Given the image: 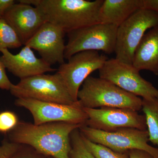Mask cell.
I'll return each instance as SVG.
<instances>
[{
  "label": "cell",
  "instance_id": "ffe728a7",
  "mask_svg": "<svg viewBox=\"0 0 158 158\" xmlns=\"http://www.w3.org/2000/svg\"><path fill=\"white\" fill-rule=\"evenodd\" d=\"M70 138V158H95L85 146L79 128L74 130L71 134Z\"/></svg>",
  "mask_w": 158,
  "mask_h": 158
},
{
  "label": "cell",
  "instance_id": "8992f818",
  "mask_svg": "<svg viewBox=\"0 0 158 158\" xmlns=\"http://www.w3.org/2000/svg\"><path fill=\"white\" fill-rule=\"evenodd\" d=\"M81 134L89 141L102 144L118 152H128L134 149L141 150L149 153L154 158H158V148L148 144L147 130L134 128H121L112 132L94 129L83 125L79 128Z\"/></svg>",
  "mask_w": 158,
  "mask_h": 158
},
{
  "label": "cell",
  "instance_id": "ac0fdd59",
  "mask_svg": "<svg viewBox=\"0 0 158 158\" xmlns=\"http://www.w3.org/2000/svg\"><path fill=\"white\" fill-rule=\"evenodd\" d=\"M22 45L11 26L4 19H0V52L4 49L17 48Z\"/></svg>",
  "mask_w": 158,
  "mask_h": 158
},
{
  "label": "cell",
  "instance_id": "8fae6325",
  "mask_svg": "<svg viewBox=\"0 0 158 158\" xmlns=\"http://www.w3.org/2000/svg\"><path fill=\"white\" fill-rule=\"evenodd\" d=\"M84 110L88 117L85 125L94 129L106 132L126 127L147 130L144 115L131 109L102 107Z\"/></svg>",
  "mask_w": 158,
  "mask_h": 158
},
{
  "label": "cell",
  "instance_id": "603a6c76",
  "mask_svg": "<svg viewBox=\"0 0 158 158\" xmlns=\"http://www.w3.org/2000/svg\"><path fill=\"white\" fill-rule=\"evenodd\" d=\"M21 144L5 140L0 145V158H9L16 152Z\"/></svg>",
  "mask_w": 158,
  "mask_h": 158
},
{
  "label": "cell",
  "instance_id": "9c48e42d",
  "mask_svg": "<svg viewBox=\"0 0 158 158\" xmlns=\"http://www.w3.org/2000/svg\"><path fill=\"white\" fill-rule=\"evenodd\" d=\"M15 103L30 111L35 125L59 122L85 125L88 118L78 101L73 104L65 105L33 99L17 98Z\"/></svg>",
  "mask_w": 158,
  "mask_h": 158
},
{
  "label": "cell",
  "instance_id": "5b68a950",
  "mask_svg": "<svg viewBox=\"0 0 158 158\" xmlns=\"http://www.w3.org/2000/svg\"><path fill=\"white\" fill-rule=\"evenodd\" d=\"M158 25V13L141 9L135 11L118 26L115 52L116 59L132 64L136 48L148 30Z\"/></svg>",
  "mask_w": 158,
  "mask_h": 158
},
{
  "label": "cell",
  "instance_id": "6da1fadb",
  "mask_svg": "<svg viewBox=\"0 0 158 158\" xmlns=\"http://www.w3.org/2000/svg\"><path fill=\"white\" fill-rule=\"evenodd\" d=\"M82 125L62 122L35 125L19 121L9 133V140L53 158H70L71 134Z\"/></svg>",
  "mask_w": 158,
  "mask_h": 158
},
{
  "label": "cell",
  "instance_id": "277c9868",
  "mask_svg": "<svg viewBox=\"0 0 158 158\" xmlns=\"http://www.w3.org/2000/svg\"><path fill=\"white\" fill-rule=\"evenodd\" d=\"M17 98H29L40 101L71 105L73 100L58 72L54 74L37 75L21 79L10 90Z\"/></svg>",
  "mask_w": 158,
  "mask_h": 158
},
{
  "label": "cell",
  "instance_id": "484cf974",
  "mask_svg": "<svg viewBox=\"0 0 158 158\" xmlns=\"http://www.w3.org/2000/svg\"><path fill=\"white\" fill-rule=\"evenodd\" d=\"M15 3L14 0H0V19L3 18L6 11Z\"/></svg>",
  "mask_w": 158,
  "mask_h": 158
},
{
  "label": "cell",
  "instance_id": "44dd1931",
  "mask_svg": "<svg viewBox=\"0 0 158 158\" xmlns=\"http://www.w3.org/2000/svg\"><path fill=\"white\" fill-rule=\"evenodd\" d=\"M19 122L17 115L13 112L6 111L0 113V133H9Z\"/></svg>",
  "mask_w": 158,
  "mask_h": 158
},
{
  "label": "cell",
  "instance_id": "4fadbf2b",
  "mask_svg": "<svg viewBox=\"0 0 158 158\" xmlns=\"http://www.w3.org/2000/svg\"><path fill=\"white\" fill-rule=\"evenodd\" d=\"M3 18L15 31L24 45L47 22L45 16L37 7L21 2L11 6Z\"/></svg>",
  "mask_w": 158,
  "mask_h": 158
},
{
  "label": "cell",
  "instance_id": "ba28073f",
  "mask_svg": "<svg viewBox=\"0 0 158 158\" xmlns=\"http://www.w3.org/2000/svg\"><path fill=\"white\" fill-rule=\"evenodd\" d=\"M98 70L99 77L112 82L127 92L146 99L158 97V89L143 78L140 71L132 64L112 58L108 59Z\"/></svg>",
  "mask_w": 158,
  "mask_h": 158
},
{
  "label": "cell",
  "instance_id": "e0dca14e",
  "mask_svg": "<svg viewBox=\"0 0 158 158\" xmlns=\"http://www.w3.org/2000/svg\"><path fill=\"white\" fill-rule=\"evenodd\" d=\"M141 110L146 119L149 141L158 147V97L142 99Z\"/></svg>",
  "mask_w": 158,
  "mask_h": 158
},
{
  "label": "cell",
  "instance_id": "30bf717a",
  "mask_svg": "<svg viewBox=\"0 0 158 158\" xmlns=\"http://www.w3.org/2000/svg\"><path fill=\"white\" fill-rule=\"evenodd\" d=\"M107 59L106 56L98 51H82L60 65L57 72L62 77L75 102L78 101V93L85 80L93 72L101 68Z\"/></svg>",
  "mask_w": 158,
  "mask_h": 158
},
{
  "label": "cell",
  "instance_id": "52a82bcc",
  "mask_svg": "<svg viewBox=\"0 0 158 158\" xmlns=\"http://www.w3.org/2000/svg\"><path fill=\"white\" fill-rule=\"evenodd\" d=\"M118 26L97 23L67 33L65 59L85 51H102L106 54L115 52Z\"/></svg>",
  "mask_w": 158,
  "mask_h": 158
},
{
  "label": "cell",
  "instance_id": "3957f363",
  "mask_svg": "<svg viewBox=\"0 0 158 158\" xmlns=\"http://www.w3.org/2000/svg\"><path fill=\"white\" fill-rule=\"evenodd\" d=\"M79 90L77 98L84 108L114 107L142 109V99L127 92L107 80L90 76Z\"/></svg>",
  "mask_w": 158,
  "mask_h": 158
},
{
  "label": "cell",
  "instance_id": "d6986e66",
  "mask_svg": "<svg viewBox=\"0 0 158 158\" xmlns=\"http://www.w3.org/2000/svg\"><path fill=\"white\" fill-rule=\"evenodd\" d=\"M82 136L85 146L95 158H130L129 152H116L102 144L89 141L82 135Z\"/></svg>",
  "mask_w": 158,
  "mask_h": 158
},
{
  "label": "cell",
  "instance_id": "2e32d148",
  "mask_svg": "<svg viewBox=\"0 0 158 158\" xmlns=\"http://www.w3.org/2000/svg\"><path fill=\"white\" fill-rule=\"evenodd\" d=\"M142 6V0H103L99 23L118 27Z\"/></svg>",
  "mask_w": 158,
  "mask_h": 158
},
{
  "label": "cell",
  "instance_id": "4316f807",
  "mask_svg": "<svg viewBox=\"0 0 158 158\" xmlns=\"http://www.w3.org/2000/svg\"><path fill=\"white\" fill-rule=\"evenodd\" d=\"M142 9H148L158 13V0H142Z\"/></svg>",
  "mask_w": 158,
  "mask_h": 158
},
{
  "label": "cell",
  "instance_id": "cb8c5ba5",
  "mask_svg": "<svg viewBox=\"0 0 158 158\" xmlns=\"http://www.w3.org/2000/svg\"><path fill=\"white\" fill-rule=\"evenodd\" d=\"M6 67L0 59V88L10 90L13 84L11 83L6 74Z\"/></svg>",
  "mask_w": 158,
  "mask_h": 158
},
{
  "label": "cell",
  "instance_id": "9a60e30c",
  "mask_svg": "<svg viewBox=\"0 0 158 158\" xmlns=\"http://www.w3.org/2000/svg\"><path fill=\"white\" fill-rule=\"evenodd\" d=\"M132 65L139 71L158 75V25L147 31L136 48Z\"/></svg>",
  "mask_w": 158,
  "mask_h": 158
},
{
  "label": "cell",
  "instance_id": "7c38bea8",
  "mask_svg": "<svg viewBox=\"0 0 158 158\" xmlns=\"http://www.w3.org/2000/svg\"><path fill=\"white\" fill-rule=\"evenodd\" d=\"M65 32L46 22L25 45L37 51L41 59L51 65L65 63Z\"/></svg>",
  "mask_w": 158,
  "mask_h": 158
},
{
  "label": "cell",
  "instance_id": "5bb4252c",
  "mask_svg": "<svg viewBox=\"0 0 158 158\" xmlns=\"http://www.w3.org/2000/svg\"><path fill=\"white\" fill-rule=\"evenodd\" d=\"M0 59L6 69L15 76L23 79L57 71L43 59L36 56L32 49L25 45L16 54L11 53L8 49L1 51Z\"/></svg>",
  "mask_w": 158,
  "mask_h": 158
},
{
  "label": "cell",
  "instance_id": "7a4b0ae2",
  "mask_svg": "<svg viewBox=\"0 0 158 158\" xmlns=\"http://www.w3.org/2000/svg\"><path fill=\"white\" fill-rule=\"evenodd\" d=\"M37 7L47 22L65 33L99 23V13L103 0H19Z\"/></svg>",
  "mask_w": 158,
  "mask_h": 158
},
{
  "label": "cell",
  "instance_id": "d4e9b609",
  "mask_svg": "<svg viewBox=\"0 0 158 158\" xmlns=\"http://www.w3.org/2000/svg\"><path fill=\"white\" fill-rule=\"evenodd\" d=\"M130 158H154L149 153L141 150L134 149L129 152Z\"/></svg>",
  "mask_w": 158,
  "mask_h": 158
},
{
  "label": "cell",
  "instance_id": "7402d4cb",
  "mask_svg": "<svg viewBox=\"0 0 158 158\" xmlns=\"http://www.w3.org/2000/svg\"><path fill=\"white\" fill-rule=\"evenodd\" d=\"M9 158H53L38 152L28 145L21 144L18 150Z\"/></svg>",
  "mask_w": 158,
  "mask_h": 158
}]
</instances>
